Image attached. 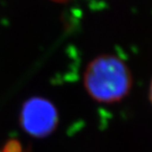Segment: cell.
I'll return each mask as SVG.
<instances>
[{
  "label": "cell",
  "instance_id": "cell-1",
  "mask_svg": "<svg viewBox=\"0 0 152 152\" xmlns=\"http://www.w3.org/2000/svg\"><path fill=\"white\" fill-rule=\"evenodd\" d=\"M133 77L119 57L104 54L95 57L83 73V86L91 98L102 104L120 102L130 93Z\"/></svg>",
  "mask_w": 152,
  "mask_h": 152
},
{
  "label": "cell",
  "instance_id": "cell-2",
  "mask_svg": "<svg viewBox=\"0 0 152 152\" xmlns=\"http://www.w3.org/2000/svg\"><path fill=\"white\" fill-rule=\"evenodd\" d=\"M20 121L23 129L30 136L47 137L58 126V111L50 101L41 97H34L24 104Z\"/></svg>",
  "mask_w": 152,
  "mask_h": 152
},
{
  "label": "cell",
  "instance_id": "cell-3",
  "mask_svg": "<svg viewBox=\"0 0 152 152\" xmlns=\"http://www.w3.org/2000/svg\"><path fill=\"white\" fill-rule=\"evenodd\" d=\"M1 152H26V151H24L20 142H18V140L12 139V140H9L4 146Z\"/></svg>",
  "mask_w": 152,
  "mask_h": 152
},
{
  "label": "cell",
  "instance_id": "cell-4",
  "mask_svg": "<svg viewBox=\"0 0 152 152\" xmlns=\"http://www.w3.org/2000/svg\"><path fill=\"white\" fill-rule=\"evenodd\" d=\"M148 98H149V101L152 104V80H151V83H150V85H149V90H148Z\"/></svg>",
  "mask_w": 152,
  "mask_h": 152
},
{
  "label": "cell",
  "instance_id": "cell-5",
  "mask_svg": "<svg viewBox=\"0 0 152 152\" xmlns=\"http://www.w3.org/2000/svg\"><path fill=\"white\" fill-rule=\"evenodd\" d=\"M53 2H56V3H65V2H68L70 0H51Z\"/></svg>",
  "mask_w": 152,
  "mask_h": 152
}]
</instances>
